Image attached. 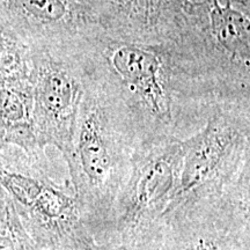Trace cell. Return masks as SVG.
Wrapping results in <instances>:
<instances>
[{
  "label": "cell",
  "instance_id": "obj_3",
  "mask_svg": "<svg viewBox=\"0 0 250 250\" xmlns=\"http://www.w3.org/2000/svg\"><path fill=\"white\" fill-rule=\"evenodd\" d=\"M184 64L219 103L250 105V9L190 0L175 33Z\"/></svg>",
  "mask_w": 250,
  "mask_h": 250
},
{
  "label": "cell",
  "instance_id": "obj_11",
  "mask_svg": "<svg viewBox=\"0 0 250 250\" xmlns=\"http://www.w3.org/2000/svg\"><path fill=\"white\" fill-rule=\"evenodd\" d=\"M21 149L31 159H42L35 132L33 81H0V149Z\"/></svg>",
  "mask_w": 250,
  "mask_h": 250
},
{
  "label": "cell",
  "instance_id": "obj_4",
  "mask_svg": "<svg viewBox=\"0 0 250 250\" xmlns=\"http://www.w3.org/2000/svg\"><path fill=\"white\" fill-rule=\"evenodd\" d=\"M17 147L0 149V188L23 227L44 250H95L96 241L70 181L56 182Z\"/></svg>",
  "mask_w": 250,
  "mask_h": 250
},
{
  "label": "cell",
  "instance_id": "obj_7",
  "mask_svg": "<svg viewBox=\"0 0 250 250\" xmlns=\"http://www.w3.org/2000/svg\"><path fill=\"white\" fill-rule=\"evenodd\" d=\"M183 142L177 136L134 148L127 179L96 242L162 223L180 183Z\"/></svg>",
  "mask_w": 250,
  "mask_h": 250
},
{
  "label": "cell",
  "instance_id": "obj_15",
  "mask_svg": "<svg viewBox=\"0 0 250 250\" xmlns=\"http://www.w3.org/2000/svg\"><path fill=\"white\" fill-rule=\"evenodd\" d=\"M227 1L233 2V4H237L242 6V7L250 9V0H227Z\"/></svg>",
  "mask_w": 250,
  "mask_h": 250
},
{
  "label": "cell",
  "instance_id": "obj_2",
  "mask_svg": "<svg viewBox=\"0 0 250 250\" xmlns=\"http://www.w3.org/2000/svg\"><path fill=\"white\" fill-rule=\"evenodd\" d=\"M136 142L105 94L85 77V89L66 159L70 182L95 241L127 179Z\"/></svg>",
  "mask_w": 250,
  "mask_h": 250
},
{
  "label": "cell",
  "instance_id": "obj_5",
  "mask_svg": "<svg viewBox=\"0 0 250 250\" xmlns=\"http://www.w3.org/2000/svg\"><path fill=\"white\" fill-rule=\"evenodd\" d=\"M249 123L250 105L217 103L204 126L182 138L180 183L166 213L186 202L224 191L250 169Z\"/></svg>",
  "mask_w": 250,
  "mask_h": 250
},
{
  "label": "cell",
  "instance_id": "obj_6",
  "mask_svg": "<svg viewBox=\"0 0 250 250\" xmlns=\"http://www.w3.org/2000/svg\"><path fill=\"white\" fill-rule=\"evenodd\" d=\"M31 46L33 111L40 147H55L66 161L85 89L74 37Z\"/></svg>",
  "mask_w": 250,
  "mask_h": 250
},
{
  "label": "cell",
  "instance_id": "obj_12",
  "mask_svg": "<svg viewBox=\"0 0 250 250\" xmlns=\"http://www.w3.org/2000/svg\"><path fill=\"white\" fill-rule=\"evenodd\" d=\"M33 76L31 46L17 31L0 22V81H26Z\"/></svg>",
  "mask_w": 250,
  "mask_h": 250
},
{
  "label": "cell",
  "instance_id": "obj_8",
  "mask_svg": "<svg viewBox=\"0 0 250 250\" xmlns=\"http://www.w3.org/2000/svg\"><path fill=\"white\" fill-rule=\"evenodd\" d=\"M249 173L224 191L166 213L161 250H250Z\"/></svg>",
  "mask_w": 250,
  "mask_h": 250
},
{
  "label": "cell",
  "instance_id": "obj_14",
  "mask_svg": "<svg viewBox=\"0 0 250 250\" xmlns=\"http://www.w3.org/2000/svg\"><path fill=\"white\" fill-rule=\"evenodd\" d=\"M162 223L96 242L95 250H161Z\"/></svg>",
  "mask_w": 250,
  "mask_h": 250
},
{
  "label": "cell",
  "instance_id": "obj_1",
  "mask_svg": "<svg viewBox=\"0 0 250 250\" xmlns=\"http://www.w3.org/2000/svg\"><path fill=\"white\" fill-rule=\"evenodd\" d=\"M87 79L110 100L137 146L176 136L188 114L214 101L188 71L174 39L144 42L100 26L74 37Z\"/></svg>",
  "mask_w": 250,
  "mask_h": 250
},
{
  "label": "cell",
  "instance_id": "obj_10",
  "mask_svg": "<svg viewBox=\"0 0 250 250\" xmlns=\"http://www.w3.org/2000/svg\"><path fill=\"white\" fill-rule=\"evenodd\" d=\"M190 0H89L99 26L125 39H174Z\"/></svg>",
  "mask_w": 250,
  "mask_h": 250
},
{
  "label": "cell",
  "instance_id": "obj_13",
  "mask_svg": "<svg viewBox=\"0 0 250 250\" xmlns=\"http://www.w3.org/2000/svg\"><path fill=\"white\" fill-rule=\"evenodd\" d=\"M0 250H44L23 227L13 203L0 188Z\"/></svg>",
  "mask_w": 250,
  "mask_h": 250
},
{
  "label": "cell",
  "instance_id": "obj_9",
  "mask_svg": "<svg viewBox=\"0 0 250 250\" xmlns=\"http://www.w3.org/2000/svg\"><path fill=\"white\" fill-rule=\"evenodd\" d=\"M0 22L30 45L73 39L99 26L89 0H0Z\"/></svg>",
  "mask_w": 250,
  "mask_h": 250
}]
</instances>
